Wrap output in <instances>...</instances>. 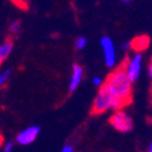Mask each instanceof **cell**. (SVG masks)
<instances>
[{"instance_id":"11","label":"cell","mask_w":152,"mask_h":152,"mask_svg":"<svg viewBox=\"0 0 152 152\" xmlns=\"http://www.w3.org/2000/svg\"><path fill=\"white\" fill-rule=\"evenodd\" d=\"M74 46H75L76 50H83L87 46V37H85V36H77L75 39Z\"/></svg>"},{"instance_id":"17","label":"cell","mask_w":152,"mask_h":152,"mask_svg":"<svg viewBox=\"0 0 152 152\" xmlns=\"http://www.w3.org/2000/svg\"><path fill=\"white\" fill-rule=\"evenodd\" d=\"M147 74H148V77L152 76V66H151V63L148 64V68H147Z\"/></svg>"},{"instance_id":"1","label":"cell","mask_w":152,"mask_h":152,"mask_svg":"<svg viewBox=\"0 0 152 152\" xmlns=\"http://www.w3.org/2000/svg\"><path fill=\"white\" fill-rule=\"evenodd\" d=\"M132 82L128 80L123 65L116 68L103 83L107 93L115 102V110H121L132 102Z\"/></svg>"},{"instance_id":"4","label":"cell","mask_w":152,"mask_h":152,"mask_svg":"<svg viewBox=\"0 0 152 152\" xmlns=\"http://www.w3.org/2000/svg\"><path fill=\"white\" fill-rule=\"evenodd\" d=\"M100 47H102V51H103L105 65L109 69H113L116 66V63H117V52H116L115 44H113L111 37L103 36L100 39Z\"/></svg>"},{"instance_id":"20","label":"cell","mask_w":152,"mask_h":152,"mask_svg":"<svg viewBox=\"0 0 152 152\" xmlns=\"http://www.w3.org/2000/svg\"><path fill=\"white\" fill-rule=\"evenodd\" d=\"M148 152H152V146L151 145H148Z\"/></svg>"},{"instance_id":"3","label":"cell","mask_w":152,"mask_h":152,"mask_svg":"<svg viewBox=\"0 0 152 152\" xmlns=\"http://www.w3.org/2000/svg\"><path fill=\"white\" fill-rule=\"evenodd\" d=\"M115 110V102L111 98V96L107 93L104 86L99 87V91L97 93V97L93 102L92 112L93 113H103L107 110Z\"/></svg>"},{"instance_id":"6","label":"cell","mask_w":152,"mask_h":152,"mask_svg":"<svg viewBox=\"0 0 152 152\" xmlns=\"http://www.w3.org/2000/svg\"><path fill=\"white\" fill-rule=\"evenodd\" d=\"M39 133H40V127L31 126V127H28V128L23 129L20 134L17 135L16 140L20 145H23V146L24 145H29L37 138Z\"/></svg>"},{"instance_id":"8","label":"cell","mask_w":152,"mask_h":152,"mask_svg":"<svg viewBox=\"0 0 152 152\" xmlns=\"http://www.w3.org/2000/svg\"><path fill=\"white\" fill-rule=\"evenodd\" d=\"M12 50H13V42L10 39L5 40L3 44H0V66L10 57Z\"/></svg>"},{"instance_id":"16","label":"cell","mask_w":152,"mask_h":152,"mask_svg":"<svg viewBox=\"0 0 152 152\" xmlns=\"http://www.w3.org/2000/svg\"><path fill=\"white\" fill-rule=\"evenodd\" d=\"M61 152H74V148H72V146H70V145H65V146L62 148Z\"/></svg>"},{"instance_id":"15","label":"cell","mask_w":152,"mask_h":152,"mask_svg":"<svg viewBox=\"0 0 152 152\" xmlns=\"http://www.w3.org/2000/svg\"><path fill=\"white\" fill-rule=\"evenodd\" d=\"M12 148H13V144L10 141V142H7V144L5 145V147H4V151H3V152H12Z\"/></svg>"},{"instance_id":"18","label":"cell","mask_w":152,"mask_h":152,"mask_svg":"<svg viewBox=\"0 0 152 152\" xmlns=\"http://www.w3.org/2000/svg\"><path fill=\"white\" fill-rule=\"evenodd\" d=\"M26 0H13V3L15 4H17L18 6H22V3H24Z\"/></svg>"},{"instance_id":"5","label":"cell","mask_w":152,"mask_h":152,"mask_svg":"<svg viewBox=\"0 0 152 152\" xmlns=\"http://www.w3.org/2000/svg\"><path fill=\"white\" fill-rule=\"evenodd\" d=\"M110 123L116 130L122 132V133L130 132L133 129V126H134L132 117L122 110H117L110 117Z\"/></svg>"},{"instance_id":"12","label":"cell","mask_w":152,"mask_h":152,"mask_svg":"<svg viewBox=\"0 0 152 152\" xmlns=\"http://www.w3.org/2000/svg\"><path fill=\"white\" fill-rule=\"evenodd\" d=\"M21 29V22L20 21H13L11 24H10V31L11 33H18Z\"/></svg>"},{"instance_id":"19","label":"cell","mask_w":152,"mask_h":152,"mask_svg":"<svg viewBox=\"0 0 152 152\" xmlns=\"http://www.w3.org/2000/svg\"><path fill=\"white\" fill-rule=\"evenodd\" d=\"M120 1H121L122 4H124V5H129V4L132 3V0H120Z\"/></svg>"},{"instance_id":"9","label":"cell","mask_w":152,"mask_h":152,"mask_svg":"<svg viewBox=\"0 0 152 152\" xmlns=\"http://www.w3.org/2000/svg\"><path fill=\"white\" fill-rule=\"evenodd\" d=\"M130 45H132V50H137L138 52L142 51V50H146L150 45V39L148 36H138L135 39L130 40Z\"/></svg>"},{"instance_id":"14","label":"cell","mask_w":152,"mask_h":152,"mask_svg":"<svg viewBox=\"0 0 152 152\" xmlns=\"http://www.w3.org/2000/svg\"><path fill=\"white\" fill-rule=\"evenodd\" d=\"M120 48H121L122 51H129V50H132V45H130V41H126V42H122V44L120 45Z\"/></svg>"},{"instance_id":"13","label":"cell","mask_w":152,"mask_h":152,"mask_svg":"<svg viewBox=\"0 0 152 152\" xmlns=\"http://www.w3.org/2000/svg\"><path fill=\"white\" fill-rule=\"evenodd\" d=\"M92 83L94 86H97V87H102L103 83H104V81H103V79L100 77V76H94V77L92 79Z\"/></svg>"},{"instance_id":"2","label":"cell","mask_w":152,"mask_h":152,"mask_svg":"<svg viewBox=\"0 0 152 152\" xmlns=\"http://www.w3.org/2000/svg\"><path fill=\"white\" fill-rule=\"evenodd\" d=\"M142 63H144V57L141 52H135L132 58L124 62L123 69H124V72L127 75L128 80L132 83H134L135 81L139 80L141 75V70H142Z\"/></svg>"},{"instance_id":"10","label":"cell","mask_w":152,"mask_h":152,"mask_svg":"<svg viewBox=\"0 0 152 152\" xmlns=\"http://www.w3.org/2000/svg\"><path fill=\"white\" fill-rule=\"evenodd\" d=\"M11 75H12L11 69H5L3 71H0V88L6 86V83L11 79Z\"/></svg>"},{"instance_id":"7","label":"cell","mask_w":152,"mask_h":152,"mask_svg":"<svg viewBox=\"0 0 152 152\" xmlns=\"http://www.w3.org/2000/svg\"><path fill=\"white\" fill-rule=\"evenodd\" d=\"M83 79V68L80 64H74L71 68V76L69 81V92L72 93L77 89Z\"/></svg>"}]
</instances>
